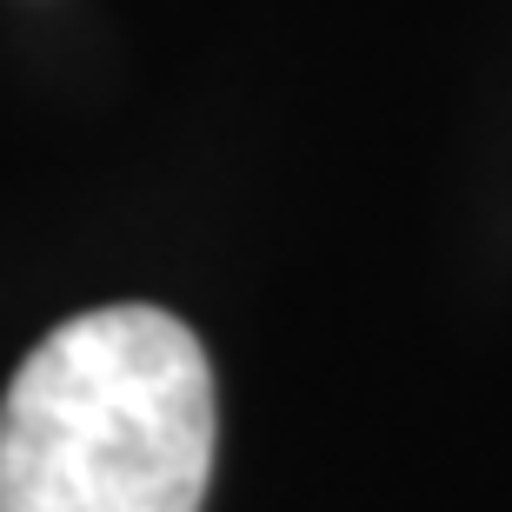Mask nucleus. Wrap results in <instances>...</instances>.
Masks as SVG:
<instances>
[{"instance_id": "obj_1", "label": "nucleus", "mask_w": 512, "mask_h": 512, "mask_svg": "<svg viewBox=\"0 0 512 512\" xmlns=\"http://www.w3.org/2000/svg\"><path fill=\"white\" fill-rule=\"evenodd\" d=\"M213 453L207 346L140 300L54 326L0 393V512H200Z\"/></svg>"}]
</instances>
